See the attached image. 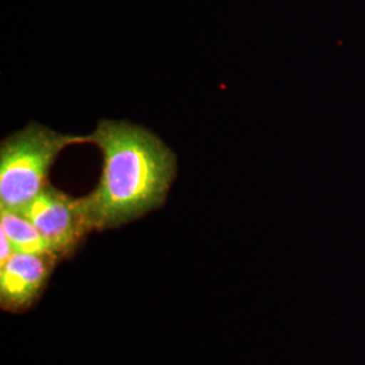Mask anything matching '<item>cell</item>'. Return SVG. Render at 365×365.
<instances>
[{
	"label": "cell",
	"mask_w": 365,
	"mask_h": 365,
	"mask_svg": "<svg viewBox=\"0 0 365 365\" xmlns=\"http://www.w3.org/2000/svg\"><path fill=\"white\" fill-rule=\"evenodd\" d=\"M60 257L53 252H15L0 264V303L4 310L19 312L38 298Z\"/></svg>",
	"instance_id": "cell-4"
},
{
	"label": "cell",
	"mask_w": 365,
	"mask_h": 365,
	"mask_svg": "<svg viewBox=\"0 0 365 365\" xmlns=\"http://www.w3.org/2000/svg\"><path fill=\"white\" fill-rule=\"evenodd\" d=\"M0 230L9 237L15 252H51L38 229L21 211L0 209Z\"/></svg>",
	"instance_id": "cell-5"
},
{
	"label": "cell",
	"mask_w": 365,
	"mask_h": 365,
	"mask_svg": "<svg viewBox=\"0 0 365 365\" xmlns=\"http://www.w3.org/2000/svg\"><path fill=\"white\" fill-rule=\"evenodd\" d=\"M88 143L87 135L61 134L30 123L0 145V209L24 211L49 185L48 176L61 150Z\"/></svg>",
	"instance_id": "cell-2"
},
{
	"label": "cell",
	"mask_w": 365,
	"mask_h": 365,
	"mask_svg": "<svg viewBox=\"0 0 365 365\" xmlns=\"http://www.w3.org/2000/svg\"><path fill=\"white\" fill-rule=\"evenodd\" d=\"M14 253H15V249H14L13 244L10 242L6 233H3L0 230V264L9 260Z\"/></svg>",
	"instance_id": "cell-6"
},
{
	"label": "cell",
	"mask_w": 365,
	"mask_h": 365,
	"mask_svg": "<svg viewBox=\"0 0 365 365\" xmlns=\"http://www.w3.org/2000/svg\"><path fill=\"white\" fill-rule=\"evenodd\" d=\"M58 257L71 255L92 232L83 197H72L49 184L22 211Z\"/></svg>",
	"instance_id": "cell-3"
},
{
	"label": "cell",
	"mask_w": 365,
	"mask_h": 365,
	"mask_svg": "<svg viewBox=\"0 0 365 365\" xmlns=\"http://www.w3.org/2000/svg\"><path fill=\"white\" fill-rule=\"evenodd\" d=\"M87 138L103 157L98 185L83 197L92 230L118 227L164 203L178 161L156 134L130 122L103 119Z\"/></svg>",
	"instance_id": "cell-1"
}]
</instances>
